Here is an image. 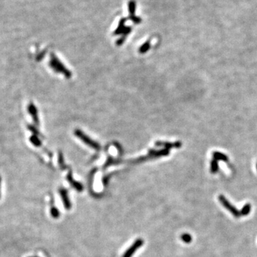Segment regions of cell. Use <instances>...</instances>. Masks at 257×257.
<instances>
[{"instance_id": "1", "label": "cell", "mask_w": 257, "mask_h": 257, "mask_svg": "<svg viewBox=\"0 0 257 257\" xmlns=\"http://www.w3.org/2000/svg\"><path fill=\"white\" fill-rule=\"evenodd\" d=\"M219 200L220 201V203L221 204V205L224 206L227 210L229 211L233 216H235L236 218H239V217L242 216L240 211H238L234 206H233L224 195H219Z\"/></svg>"}, {"instance_id": "2", "label": "cell", "mask_w": 257, "mask_h": 257, "mask_svg": "<svg viewBox=\"0 0 257 257\" xmlns=\"http://www.w3.org/2000/svg\"><path fill=\"white\" fill-rule=\"evenodd\" d=\"M76 134H77L79 137L81 139H82L84 142H85V144H88L89 146H91V147H93L94 149H100V146L97 143L94 142V141H92L91 139H90V138L88 137V136H85L84 134L81 132V131H79L77 130V132H76Z\"/></svg>"}, {"instance_id": "3", "label": "cell", "mask_w": 257, "mask_h": 257, "mask_svg": "<svg viewBox=\"0 0 257 257\" xmlns=\"http://www.w3.org/2000/svg\"><path fill=\"white\" fill-rule=\"evenodd\" d=\"M126 21H127V19H126V18H122V19H120L119 25H118L117 30H115V31H114V35H120V34L123 33L124 28L126 27L125 25H124Z\"/></svg>"}, {"instance_id": "4", "label": "cell", "mask_w": 257, "mask_h": 257, "mask_svg": "<svg viewBox=\"0 0 257 257\" xmlns=\"http://www.w3.org/2000/svg\"><path fill=\"white\" fill-rule=\"evenodd\" d=\"M128 12H129V16L134 15L136 10V2L134 0H131V1H129L128 4Z\"/></svg>"}, {"instance_id": "5", "label": "cell", "mask_w": 257, "mask_h": 257, "mask_svg": "<svg viewBox=\"0 0 257 257\" xmlns=\"http://www.w3.org/2000/svg\"><path fill=\"white\" fill-rule=\"evenodd\" d=\"M251 209V206L249 204H245V205L242 207V209H241L240 211L241 215H242V216H247V215L249 214L250 213Z\"/></svg>"}, {"instance_id": "6", "label": "cell", "mask_w": 257, "mask_h": 257, "mask_svg": "<svg viewBox=\"0 0 257 257\" xmlns=\"http://www.w3.org/2000/svg\"><path fill=\"white\" fill-rule=\"evenodd\" d=\"M141 242H140V241H138V242H136V243H135V244L132 246V248L128 249V251H127V254H125L124 257H130V256L132 255V254L134 252V250L138 248L139 246L141 245Z\"/></svg>"}, {"instance_id": "7", "label": "cell", "mask_w": 257, "mask_h": 257, "mask_svg": "<svg viewBox=\"0 0 257 257\" xmlns=\"http://www.w3.org/2000/svg\"><path fill=\"white\" fill-rule=\"evenodd\" d=\"M149 48H150V43H149V41H146V43H144L143 45L141 46L139 51L141 53H144V52L147 51Z\"/></svg>"}, {"instance_id": "8", "label": "cell", "mask_w": 257, "mask_h": 257, "mask_svg": "<svg viewBox=\"0 0 257 257\" xmlns=\"http://www.w3.org/2000/svg\"><path fill=\"white\" fill-rule=\"evenodd\" d=\"M182 239L183 242H184L185 243H190L192 240V238H191V235L188 234H184L182 236Z\"/></svg>"}, {"instance_id": "9", "label": "cell", "mask_w": 257, "mask_h": 257, "mask_svg": "<svg viewBox=\"0 0 257 257\" xmlns=\"http://www.w3.org/2000/svg\"><path fill=\"white\" fill-rule=\"evenodd\" d=\"M129 19L132 21L134 24H140L141 22V19L139 17H136V16H129Z\"/></svg>"}, {"instance_id": "10", "label": "cell", "mask_w": 257, "mask_h": 257, "mask_svg": "<svg viewBox=\"0 0 257 257\" xmlns=\"http://www.w3.org/2000/svg\"><path fill=\"white\" fill-rule=\"evenodd\" d=\"M132 31V28H131L130 27H126L125 28H124V31H123V35H124V36H127L128 34H129L130 33V31Z\"/></svg>"}, {"instance_id": "11", "label": "cell", "mask_w": 257, "mask_h": 257, "mask_svg": "<svg viewBox=\"0 0 257 257\" xmlns=\"http://www.w3.org/2000/svg\"><path fill=\"white\" fill-rule=\"evenodd\" d=\"M125 37H126V36L123 35L121 38L119 39V40H118L117 42L118 45H121V44H122L123 42H124V40H125Z\"/></svg>"}]
</instances>
